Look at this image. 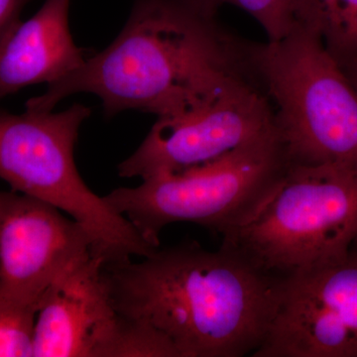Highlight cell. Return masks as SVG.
<instances>
[{
    "label": "cell",
    "mask_w": 357,
    "mask_h": 357,
    "mask_svg": "<svg viewBox=\"0 0 357 357\" xmlns=\"http://www.w3.org/2000/svg\"><path fill=\"white\" fill-rule=\"evenodd\" d=\"M248 46L194 0H134L112 44L48 84L25 109L52 112L68 96L86 93L100 98L107 117L126 110L171 116L201 105L234 79L253 77Z\"/></svg>",
    "instance_id": "1"
},
{
    "label": "cell",
    "mask_w": 357,
    "mask_h": 357,
    "mask_svg": "<svg viewBox=\"0 0 357 357\" xmlns=\"http://www.w3.org/2000/svg\"><path fill=\"white\" fill-rule=\"evenodd\" d=\"M103 271L119 314L163 333L180 357L252 356L280 298L282 279L197 243L105 264Z\"/></svg>",
    "instance_id": "2"
},
{
    "label": "cell",
    "mask_w": 357,
    "mask_h": 357,
    "mask_svg": "<svg viewBox=\"0 0 357 357\" xmlns=\"http://www.w3.org/2000/svg\"><path fill=\"white\" fill-rule=\"evenodd\" d=\"M248 52L291 165L357 166V93L319 35L294 23Z\"/></svg>",
    "instance_id": "3"
},
{
    "label": "cell",
    "mask_w": 357,
    "mask_h": 357,
    "mask_svg": "<svg viewBox=\"0 0 357 357\" xmlns=\"http://www.w3.org/2000/svg\"><path fill=\"white\" fill-rule=\"evenodd\" d=\"M89 115L81 103L60 112H0V178L79 223L105 264L145 257L159 248L91 191L77 171L75 146Z\"/></svg>",
    "instance_id": "4"
},
{
    "label": "cell",
    "mask_w": 357,
    "mask_h": 357,
    "mask_svg": "<svg viewBox=\"0 0 357 357\" xmlns=\"http://www.w3.org/2000/svg\"><path fill=\"white\" fill-rule=\"evenodd\" d=\"M357 244V166L290 165L251 222L222 236V248L284 279L347 255Z\"/></svg>",
    "instance_id": "5"
},
{
    "label": "cell",
    "mask_w": 357,
    "mask_h": 357,
    "mask_svg": "<svg viewBox=\"0 0 357 357\" xmlns=\"http://www.w3.org/2000/svg\"><path fill=\"white\" fill-rule=\"evenodd\" d=\"M291 164L277 131L184 172L156 176L105 198L159 248L162 230L192 222L225 236L248 225L274 196Z\"/></svg>",
    "instance_id": "6"
},
{
    "label": "cell",
    "mask_w": 357,
    "mask_h": 357,
    "mask_svg": "<svg viewBox=\"0 0 357 357\" xmlns=\"http://www.w3.org/2000/svg\"><path fill=\"white\" fill-rule=\"evenodd\" d=\"M275 131L273 107L257 79L239 77L197 107L158 117L119 174L143 181L184 172Z\"/></svg>",
    "instance_id": "7"
},
{
    "label": "cell",
    "mask_w": 357,
    "mask_h": 357,
    "mask_svg": "<svg viewBox=\"0 0 357 357\" xmlns=\"http://www.w3.org/2000/svg\"><path fill=\"white\" fill-rule=\"evenodd\" d=\"M253 357H357V244L282 279L274 318Z\"/></svg>",
    "instance_id": "8"
},
{
    "label": "cell",
    "mask_w": 357,
    "mask_h": 357,
    "mask_svg": "<svg viewBox=\"0 0 357 357\" xmlns=\"http://www.w3.org/2000/svg\"><path fill=\"white\" fill-rule=\"evenodd\" d=\"M105 262L86 253L63 272L40 302L35 357H128L133 323L117 311Z\"/></svg>",
    "instance_id": "9"
},
{
    "label": "cell",
    "mask_w": 357,
    "mask_h": 357,
    "mask_svg": "<svg viewBox=\"0 0 357 357\" xmlns=\"http://www.w3.org/2000/svg\"><path fill=\"white\" fill-rule=\"evenodd\" d=\"M89 252L91 238L76 220L40 199L0 191V299L38 311L52 284Z\"/></svg>",
    "instance_id": "10"
},
{
    "label": "cell",
    "mask_w": 357,
    "mask_h": 357,
    "mask_svg": "<svg viewBox=\"0 0 357 357\" xmlns=\"http://www.w3.org/2000/svg\"><path fill=\"white\" fill-rule=\"evenodd\" d=\"M70 4L46 0L0 44V98L32 84L55 83L86 62L70 33Z\"/></svg>",
    "instance_id": "11"
},
{
    "label": "cell",
    "mask_w": 357,
    "mask_h": 357,
    "mask_svg": "<svg viewBox=\"0 0 357 357\" xmlns=\"http://www.w3.org/2000/svg\"><path fill=\"white\" fill-rule=\"evenodd\" d=\"M292 14L338 62L357 57V0H293Z\"/></svg>",
    "instance_id": "12"
},
{
    "label": "cell",
    "mask_w": 357,
    "mask_h": 357,
    "mask_svg": "<svg viewBox=\"0 0 357 357\" xmlns=\"http://www.w3.org/2000/svg\"><path fill=\"white\" fill-rule=\"evenodd\" d=\"M211 13H217L225 4L238 7L248 13L266 32L268 40L281 39L294 25L293 0H194Z\"/></svg>",
    "instance_id": "13"
},
{
    "label": "cell",
    "mask_w": 357,
    "mask_h": 357,
    "mask_svg": "<svg viewBox=\"0 0 357 357\" xmlns=\"http://www.w3.org/2000/svg\"><path fill=\"white\" fill-rule=\"evenodd\" d=\"M37 311L0 299V357H33Z\"/></svg>",
    "instance_id": "14"
},
{
    "label": "cell",
    "mask_w": 357,
    "mask_h": 357,
    "mask_svg": "<svg viewBox=\"0 0 357 357\" xmlns=\"http://www.w3.org/2000/svg\"><path fill=\"white\" fill-rule=\"evenodd\" d=\"M30 0H0V44L20 22V14Z\"/></svg>",
    "instance_id": "15"
},
{
    "label": "cell",
    "mask_w": 357,
    "mask_h": 357,
    "mask_svg": "<svg viewBox=\"0 0 357 357\" xmlns=\"http://www.w3.org/2000/svg\"><path fill=\"white\" fill-rule=\"evenodd\" d=\"M338 63L342 66V70L357 93V57L340 61Z\"/></svg>",
    "instance_id": "16"
}]
</instances>
